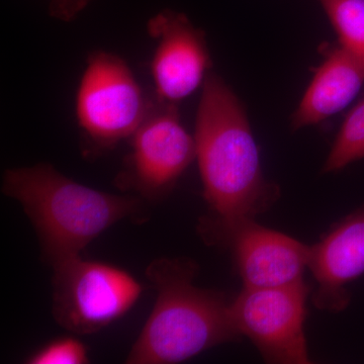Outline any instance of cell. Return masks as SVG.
I'll return each instance as SVG.
<instances>
[{"instance_id":"obj_7","label":"cell","mask_w":364,"mask_h":364,"mask_svg":"<svg viewBox=\"0 0 364 364\" xmlns=\"http://www.w3.org/2000/svg\"><path fill=\"white\" fill-rule=\"evenodd\" d=\"M130 139L131 153L119 183L148 200L171 191L196 157L195 136L182 124L176 105L158 98Z\"/></svg>"},{"instance_id":"obj_9","label":"cell","mask_w":364,"mask_h":364,"mask_svg":"<svg viewBox=\"0 0 364 364\" xmlns=\"http://www.w3.org/2000/svg\"><path fill=\"white\" fill-rule=\"evenodd\" d=\"M224 243L233 249L244 287L275 289L304 282L311 246L246 220L234 228Z\"/></svg>"},{"instance_id":"obj_8","label":"cell","mask_w":364,"mask_h":364,"mask_svg":"<svg viewBox=\"0 0 364 364\" xmlns=\"http://www.w3.org/2000/svg\"><path fill=\"white\" fill-rule=\"evenodd\" d=\"M157 45L151 62L156 98L176 105L203 85L212 66L205 33L188 16L163 9L148 21Z\"/></svg>"},{"instance_id":"obj_10","label":"cell","mask_w":364,"mask_h":364,"mask_svg":"<svg viewBox=\"0 0 364 364\" xmlns=\"http://www.w3.org/2000/svg\"><path fill=\"white\" fill-rule=\"evenodd\" d=\"M309 269L317 284L316 306L328 312L344 311L350 304L349 286L364 273V205L311 246Z\"/></svg>"},{"instance_id":"obj_13","label":"cell","mask_w":364,"mask_h":364,"mask_svg":"<svg viewBox=\"0 0 364 364\" xmlns=\"http://www.w3.org/2000/svg\"><path fill=\"white\" fill-rule=\"evenodd\" d=\"M364 158V97L345 117L323 172L339 171Z\"/></svg>"},{"instance_id":"obj_2","label":"cell","mask_w":364,"mask_h":364,"mask_svg":"<svg viewBox=\"0 0 364 364\" xmlns=\"http://www.w3.org/2000/svg\"><path fill=\"white\" fill-rule=\"evenodd\" d=\"M198 269L195 261L186 257L150 263L146 275L156 289V303L127 363H181L240 338L225 296L196 286Z\"/></svg>"},{"instance_id":"obj_14","label":"cell","mask_w":364,"mask_h":364,"mask_svg":"<svg viewBox=\"0 0 364 364\" xmlns=\"http://www.w3.org/2000/svg\"><path fill=\"white\" fill-rule=\"evenodd\" d=\"M28 364H86L90 363L87 348L75 337L53 340L33 352L26 361Z\"/></svg>"},{"instance_id":"obj_1","label":"cell","mask_w":364,"mask_h":364,"mask_svg":"<svg viewBox=\"0 0 364 364\" xmlns=\"http://www.w3.org/2000/svg\"><path fill=\"white\" fill-rule=\"evenodd\" d=\"M195 141L203 196L214 215L205 233L224 243L235 227L267 212L280 193L263 176L240 100L218 74L208 73L203 82Z\"/></svg>"},{"instance_id":"obj_3","label":"cell","mask_w":364,"mask_h":364,"mask_svg":"<svg viewBox=\"0 0 364 364\" xmlns=\"http://www.w3.org/2000/svg\"><path fill=\"white\" fill-rule=\"evenodd\" d=\"M2 191L21 203L52 265L80 255L105 230L136 214L140 207L133 196L83 186L49 163L7 169Z\"/></svg>"},{"instance_id":"obj_6","label":"cell","mask_w":364,"mask_h":364,"mask_svg":"<svg viewBox=\"0 0 364 364\" xmlns=\"http://www.w3.org/2000/svg\"><path fill=\"white\" fill-rule=\"evenodd\" d=\"M305 282L275 289L243 287L230 303L239 336L251 340L268 363H311L305 334Z\"/></svg>"},{"instance_id":"obj_15","label":"cell","mask_w":364,"mask_h":364,"mask_svg":"<svg viewBox=\"0 0 364 364\" xmlns=\"http://www.w3.org/2000/svg\"><path fill=\"white\" fill-rule=\"evenodd\" d=\"M91 1L92 0H50L48 11L55 20L70 23L77 18Z\"/></svg>"},{"instance_id":"obj_11","label":"cell","mask_w":364,"mask_h":364,"mask_svg":"<svg viewBox=\"0 0 364 364\" xmlns=\"http://www.w3.org/2000/svg\"><path fill=\"white\" fill-rule=\"evenodd\" d=\"M325 59L291 119L294 130L316 124L350 104L364 83V64L341 45L323 49Z\"/></svg>"},{"instance_id":"obj_12","label":"cell","mask_w":364,"mask_h":364,"mask_svg":"<svg viewBox=\"0 0 364 364\" xmlns=\"http://www.w3.org/2000/svg\"><path fill=\"white\" fill-rule=\"evenodd\" d=\"M340 45L364 64V0H318Z\"/></svg>"},{"instance_id":"obj_5","label":"cell","mask_w":364,"mask_h":364,"mask_svg":"<svg viewBox=\"0 0 364 364\" xmlns=\"http://www.w3.org/2000/svg\"><path fill=\"white\" fill-rule=\"evenodd\" d=\"M151 105L123 59L107 52L88 57L76 95V119L95 147L105 149L131 138Z\"/></svg>"},{"instance_id":"obj_4","label":"cell","mask_w":364,"mask_h":364,"mask_svg":"<svg viewBox=\"0 0 364 364\" xmlns=\"http://www.w3.org/2000/svg\"><path fill=\"white\" fill-rule=\"evenodd\" d=\"M53 267V317L72 334L100 331L124 317L143 293L131 273L81 255Z\"/></svg>"}]
</instances>
